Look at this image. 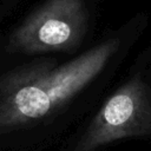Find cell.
Returning <instances> with one entry per match:
<instances>
[{"label":"cell","mask_w":151,"mask_h":151,"mask_svg":"<svg viewBox=\"0 0 151 151\" xmlns=\"http://www.w3.org/2000/svg\"><path fill=\"white\" fill-rule=\"evenodd\" d=\"M151 133V86L133 77L101 106L74 151H94L113 140Z\"/></svg>","instance_id":"obj_3"},{"label":"cell","mask_w":151,"mask_h":151,"mask_svg":"<svg viewBox=\"0 0 151 151\" xmlns=\"http://www.w3.org/2000/svg\"><path fill=\"white\" fill-rule=\"evenodd\" d=\"M118 46V39H109L65 64L31 63L0 76V132L40 120L61 107L103 71Z\"/></svg>","instance_id":"obj_1"},{"label":"cell","mask_w":151,"mask_h":151,"mask_svg":"<svg viewBox=\"0 0 151 151\" xmlns=\"http://www.w3.org/2000/svg\"><path fill=\"white\" fill-rule=\"evenodd\" d=\"M87 29L84 0H47L11 34L7 50L27 54L76 50Z\"/></svg>","instance_id":"obj_2"}]
</instances>
